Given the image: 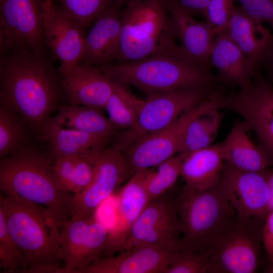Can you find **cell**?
Segmentation results:
<instances>
[{"instance_id": "12", "label": "cell", "mask_w": 273, "mask_h": 273, "mask_svg": "<svg viewBox=\"0 0 273 273\" xmlns=\"http://www.w3.org/2000/svg\"><path fill=\"white\" fill-rule=\"evenodd\" d=\"M180 234L176 198L168 192L149 202L132 225L120 251L140 243L180 249Z\"/></svg>"}, {"instance_id": "23", "label": "cell", "mask_w": 273, "mask_h": 273, "mask_svg": "<svg viewBox=\"0 0 273 273\" xmlns=\"http://www.w3.org/2000/svg\"><path fill=\"white\" fill-rule=\"evenodd\" d=\"M250 129L243 121H235L225 139L219 143L225 163L244 171L260 172L270 165L260 145L254 144L247 135Z\"/></svg>"}, {"instance_id": "42", "label": "cell", "mask_w": 273, "mask_h": 273, "mask_svg": "<svg viewBox=\"0 0 273 273\" xmlns=\"http://www.w3.org/2000/svg\"><path fill=\"white\" fill-rule=\"evenodd\" d=\"M264 272L267 273H273V263L268 262Z\"/></svg>"}, {"instance_id": "38", "label": "cell", "mask_w": 273, "mask_h": 273, "mask_svg": "<svg viewBox=\"0 0 273 273\" xmlns=\"http://www.w3.org/2000/svg\"><path fill=\"white\" fill-rule=\"evenodd\" d=\"M179 7L191 16L200 15L204 17L210 0H175Z\"/></svg>"}, {"instance_id": "20", "label": "cell", "mask_w": 273, "mask_h": 273, "mask_svg": "<svg viewBox=\"0 0 273 273\" xmlns=\"http://www.w3.org/2000/svg\"><path fill=\"white\" fill-rule=\"evenodd\" d=\"M210 56L212 66L218 70L219 81L239 89L248 86L255 76L256 67L225 30L216 35Z\"/></svg>"}, {"instance_id": "31", "label": "cell", "mask_w": 273, "mask_h": 273, "mask_svg": "<svg viewBox=\"0 0 273 273\" xmlns=\"http://www.w3.org/2000/svg\"><path fill=\"white\" fill-rule=\"evenodd\" d=\"M184 153H178L158 165L156 171L146 169L145 186L150 201L168 192L179 176Z\"/></svg>"}, {"instance_id": "41", "label": "cell", "mask_w": 273, "mask_h": 273, "mask_svg": "<svg viewBox=\"0 0 273 273\" xmlns=\"http://www.w3.org/2000/svg\"><path fill=\"white\" fill-rule=\"evenodd\" d=\"M53 0H45L44 2V18L48 17L52 13L54 9Z\"/></svg>"}, {"instance_id": "16", "label": "cell", "mask_w": 273, "mask_h": 273, "mask_svg": "<svg viewBox=\"0 0 273 273\" xmlns=\"http://www.w3.org/2000/svg\"><path fill=\"white\" fill-rule=\"evenodd\" d=\"M166 3L180 41L177 54L210 72V52L215 36L213 30L206 22L197 21L183 10L175 0H166Z\"/></svg>"}, {"instance_id": "34", "label": "cell", "mask_w": 273, "mask_h": 273, "mask_svg": "<svg viewBox=\"0 0 273 273\" xmlns=\"http://www.w3.org/2000/svg\"><path fill=\"white\" fill-rule=\"evenodd\" d=\"M209 253L193 252L180 249L164 273L206 272Z\"/></svg>"}, {"instance_id": "26", "label": "cell", "mask_w": 273, "mask_h": 273, "mask_svg": "<svg viewBox=\"0 0 273 273\" xmlns=\"http://www.w3.org/2000/svg\"><path fill=\"white\" fill-rule=\"evenodd\" d=\"M101 111L90 106L67 103L47 120L64 128L93 134L113 135L120 129Z\"/></svg>"}, {"instance_id": "10", "label": "cell", "mask_w": 273, "mask_h": 273, "mask_svg": "<svg viewBox=\"0 0 273 273\" xmlns=\"http://www.w3.org/2000/svg\"><path fill=\"white\" fill-rule=\"evenodd\" d=\"M95 167L90 185L75 194L71 200V217L94 215L98 206L128 176L131 171L120 151L110 148L87 151Z\"/></svg>"}, {"instance_id": "19", "label": "cell", "mask_w": 273, "mask_h": 273, "mask_svg": "<svg viewBox=\"0 0 273 273\" xmlns=\"http://www.w3.org/2000/svg\"><path fill=\"white\" fill-rule=\"evenodd\" d=\"M146 170L135 173L120 191L117 218L109 231L107 252L120 251L132 225L150 201L144 183Z\"/></svg>"}, {"instance_id": "37", "label": "cell", "mask_w": 273, "mask_h": 273, "mask_svg": "<svg viewBox=\"0 0 273 273\" xmlns=\"http://www.w3.org/2000/svg\"><path fill=\"white\" fill-rule=\"evenodd\" d=\"M262 243L268 262L273 263V211L267 215L264 220L262 229Z\"/></svg>"}, {"instance_id": "43", "label": "cell", "mask_w": 273, "mask_h": 273, "mask_svg": "<svg viewBox=\"0 0 273 273\" xmlns=\"http://www.w3.org/2000/svg\"><path fill=\"white\" fill-rule=\"evenodd\" d=\"M115 1L118 3L122 4L124 2H128L130 1H140V0H115Z\"/></svg>"}, {"instance_id": "30", "label": "cell", "mask_w": 273, "mask_h": 273, "mask_svg": "<svg viewBox=\"0 0 273 273\" xmlns=\"http://www.w3.org/2000/svg\"><path fill=\"white\" fill-rule=\"evenodd\" d=\"M113 81V90L104 109L109 119L118 128L132 129L136 126L144 100L132 94L127 85Z\"/></svg>"}, {"instance_id": "6", "label": "cell", "mask_w": 273, "mask_h": 273, "mask_svg": "<svg viewBox=\"0 0 273 273\" xmlns=\"http://www.w3.org/2000/svg\"><path fill=\"white\" fill-rule=\"evenodd\" d=\"M181 237V250L202 253L226 221L236 212L218 181L208 188L185 187L176 198Z\"/></svg>"}, {"instance_id": "2", "label": "cell", "mask_w": 273, "mask_h": 273, "mask_svg": "<svg viewBox=\"0 0 273 273\" xmlns=\"http://www.w3.org/2000/svg\"><path fill=\"white\" fill-rule=\"evenodd\" d=\"M8 232L22 252L29 273H72L59 262L61 226L47 207L16 194L0 195Z\"/></svg>"}, {"instance_id": "14", "label": "cell", "mask_w": 273, "mask_h": 273, "mask_svg": "<svg viewBox=\"0 0 273 273\" xmlns=\"http://www.w3.org/2000/svg\"><path fill=\"white\" fill-rule=\"evenodd\" d=\"M179 249L140 243L116 255L97 257L86 273H164Z\"/></svg>"}, {"instance_id": "13", "label": "cell", "mask_w": 273, "mask_h": 273, "mask_svg": "<svg viewBox=\"0 0 273 273\" xmlns=\"http://www.w3.org/2000/svg\"><path fill=\"white\" fill-rule=\"evenodd\" d=\"M220 180L238 216L265 220L268 214L269 192L263 171L241 170L224 162Z\"/></svg>"}, {"instance_id": "1", "label": "cell", "mask_w": 273, "mask_h": 273, "mask_svg": "<svg viewBox=\"0 0 273 273\" xmlns=\"http://www.w3.org/2000/svg\"><path fill=\"white\" fill-rule=\"evenodd\" d=\"M65 101L58 72L46 56L23 50L1 53L0 106L20 115L38 134Z\"/></svg>"}, {"instance_id": "5", "label": "cell", "mask_w": 273, "mask_h": 273, "mask_svg": "<svg viewBox=\"0 0 273 273\" xmlns=\"http://www.w3.org/2000/svg\"><path fill=\"white\" fill-rule=\"evenodd\" d=\"M121 18L117 62L176 52L177 36L166 0L128 2L121 10Z\"/></svg>"}, {"instance_id": "21", "label": "cell", "mask_w": 273, "mask_h": 273, "mask_svg": "<svg viewBox=\"0 0 273 273\" xmlns=\"http://www.w3.org/2000/svg\"><path fill=\"white\" fill-rule=\"evenodd\" d=\"M38 134L46 142L47 152L53 160L104 148L113 136L64 128L48 120L40 126Z\"/></svg>"}, {"instance_id": "25", "label": "cell", "mask_w": 273, "mask_h": 273, "mask_svg": "<svg viewBox=\"0 0 273 273\" xmlns=\"http://www.w3.org/2000/svg\"><path fill=\"white\" fill-rule=\"evenodd\" d=\"M223 88L217 87L211 94L208 106L188 124L180 141L178 153H186L212 145L222 119L220 102Z\"/></svg>"}, {"instance_id": "15", "label": "cell", "mask_w": 273, "mask_h": 273, "mask_svg": "<svg viewBox=\"0 0 273 273\" xmlns=\"http://www.w3.org/2000/svg\"><path fill=\"white\" fill-rule=\"evenodd\" d=\"M58 72L67 103L104 109L113 81L97 67L80 63Z\"/></svg>"}, {"instance_id": "33", "label": "cell", "mask_w": 273, "mask_h": 273, "mask_svg": "<svg viewBox=\"0 0 273 273\" xmlns=\"http://www.w3.org/2000/svg\"><path fill=\"white\" fill-rule=\"evenodd\" d=\"M0 267L5 272H28L24 257L10 236L4 213L0 208Z\"/></svg>"}, {"instance_id": "18", "label": "cell", "mask_w": 273, "mask_h": 273, "mask_svg": "<svg viewBox=\"0 0 273 273\" xmlns=\"http://www.w3.org/2000/svg\"><path fill=\"white\" fill-rule=\"evenodd\" d=\"M46 44L60 63L58 69L80 62L84 53L83 32L59 5L44 19Z\"/></svg>"}, {"instance_id": "36", "label": "cell", "mask_w": 273, "mask_h": 273, "mask_svg": "<svg viewBox=\"0 0 273 273\" xmlns=\"http://www.w3.org/2000/svg\"><path fill=\"white\" fill-rule=\"evenodd\" d=\"M241 3L244 10L262 23H268L273 29V0H235Z\"/></svg>"}, {"instance_id": "35", "label": "cell", "mask_w": 273, "mask_h": 273, "mask_svg": "<svg viewBox=\"0 0 273 273\" xmlns=\"http://www.w3.org/2000/svg\"><path fill=\"white\" fill-rule=\"evenodd\" d=\"M235 0H210L206 10V22L217 35L226 29L235 9Z\"/></svg>"}, {"instance_id": "39", "label": "cell", "mask_w": 273, "mask_h": 273, "mask_svg": "<svg viewBox=\"0 0 273 273\" xmlns=\"http://www.w3.org/2000/svg\"><path fill=\"white\" fill-rule=\"evenodd\" d=\"M269 192L267 210L268 214L273 211V168H266L263 171Z\"/></svg>"}, {"instance_id": "17", "label": "cell", "mask_w": 273, "mask_h": 273, "mask_svg": "<svg viewBox=\"0 0 273 273\" xmlns=\"http://www.w3.org/2000/svg\"><path fill=\"white\" fill-rule=\"evenodd\" d=\"M121 5L114 0L96 18L84 37V53L80 62L99 67L117 60L122 25Z\"/></svg>"}, {"instance_id": "29", "label": "cell", "mask_w": 273, "mask_h": 273, "mask_svg": "<svg viewBox=\"0 0 273 273\" xmlns=\"http://www.w3.org/2000/svg\"><path fill=\"white\" fill-rule=\"evenodd\" d=\"M94 216L71 217L61 226L60 258L72 272H79L78 265L87 244L89 224Z\"/></svg>"}, {"instance_id": "11", "label": "cell", "mask_w": 273, "mask_h": 273, "mask_svg": "<svg viewBox=\"0 0 273 273\" xmlns=\"http://www.w3.org/2000/svg\"><path fill=\"white\" fill-rule=\"evenodd\" d=\"M211 95L197 106L184 113L173 123L157 131L136 139L122 153L134 173L160 163L178 153L183 132L188 124L203 111L210 102Z\"/></svg>"}, {"instance_id": "22", "label": "cell", "mask_w": 273, "mask_h": 273, "mask_svg": "<svg viewBox=\"0 0 273 273\" xmlns=\"http://www.w3.org/2000/svg\"><path fill=\"white\" fill-rule=\"evenodd\" d=\"M225 30L257 68L273 44V35L241 6L235 7Z\"/></svg>"}, {"instance_id": "9", "label": "cell", "mask_w": 273, "mask_h": 273, "mask_svg": "<svg viewBox=\"0 0 273 273\" xmlns=\"http://www.w3.org/2000/svg\"><path fill=\"white\" fill-rule=\"evenodd\" d=\"M45 0H0L1 53L23 50L46 56Z\"/></svg>"}, {"instance_id": "28", "label": "cell", "mask_w": 273, "mask_h": 273, "mask_svg": "<svg viewBox=\"0 0 273 273\" xmlns=\"http://www.w3.org/2000/svg\"><path fill=\"white\" fill-rule=\"evenodd\" d=\"M40 140L29 124L16 112L0 106V159L16 155Z\"/></svg>"}, {"instance_id": "32", "label": "cell", "mask_w": 273, "mask_h": 273, "mask_svg": "<svg viewBox=\"0 0 273 273\" xmlns=\"http://www.w3.org/2000/svg\"><path fill=\"white\" fill-rule=\"evenodd\" d=\"M63 9L78 27L84 30L114 0H58Z\"/></svg>"}, {"instance_id": "3", "label": "cell", "mask_w": 273, "mask_h": 273, "mask_svg": "<svg viewBox=\"0 0 273 273\" xmlns=\"http://www.w3.org/2000/svg\"><path fill=\"white\" fill-rule=\"evenodd\" d=\"M40 140L19 153L0 160V189L48 208L61 227L71 217L69 193L59 190L53 170V159Z\"/></svg>"}, {"instance_id": "27", "label": "cell", "mask_w": 273, "mask_h": 273, "mask_svg": "<svg viewBox=\"0 0 273 273\" xmlns=\"http://www.w3.org/2000/svg\"><path fill=\"white\" fill-rule=\"evenodd\" d=\"M53 170L58 188L74 194L87 188L95 175L94 164L86 152L53 160Z\"/></svg>"}, {"instance_id": "4", "label": "cell", "mask_w": 273, "mask_h": 273, "mask_svg": "<svg viewBox=\"0 0 273 273\" xmlns=\"http://www.w3.org/2000/svg\"><path fill=\"white\" fill-rule=\"evenodd\" d=\"M97 67L111 79L132 85L148 96L181 87L220 83L217 75L206 71L176 52Z\"/></svg>"}, {"instance_id": "24", "label": "cell", "mask_w": 273, "mask_h": 273, "mask_svg": "<svg viewBox=\"0 0 273 273\" xmlns=\"http://www.w3.org/2000/svg\"><path fill=\"white\" fill-rule=\"evenodd\" d=\"M184 154L180 176L186 187L203 190L218 181L224 163L219 143Z\"/></svg>"}, {"instance_id": "7", "label": "cell", "mask_w": 273, "mask_h": 273, "mask_svg": "<svg viewBox=\"0 0 273 273\" xmlns=\"http://www.w3.org/2000/svg\"><path fill=\"white\" fill-rule=\"evenodd\" d=\"M264 220L235 212L212 238L206 272L254 273L258 269Z\"/></svg>"}, {"instance_id": "40", "label": "cell", "mask_w": 273, "mask_h": 273, "mask_svg": "<svg viewBox=\"0 0 273 273\" xmlns=\"http://www.w3.org/2000/svg\"><path fill=\"white\" fill-rule=\"evenodd\" d=\"M260 65L263 68L269 78L273 80V44Z\"/></svg>"}, {"instance_id": "8", "label": "cell", "mask_w": 273, "mask_h": 273, "mask_svg": "<svg viewBox=\"0 0 273 273\" xmlns=\"http://www.w3.org/2000/svg\"><path fill=\"white\" fill-rule=\"evenodd\" d=\"M217 86H187L148 96L144 100L135 127L117 135L112 148L123 150L141 136L166 127L207 99Z\"/></svg>"}]
</instances>
